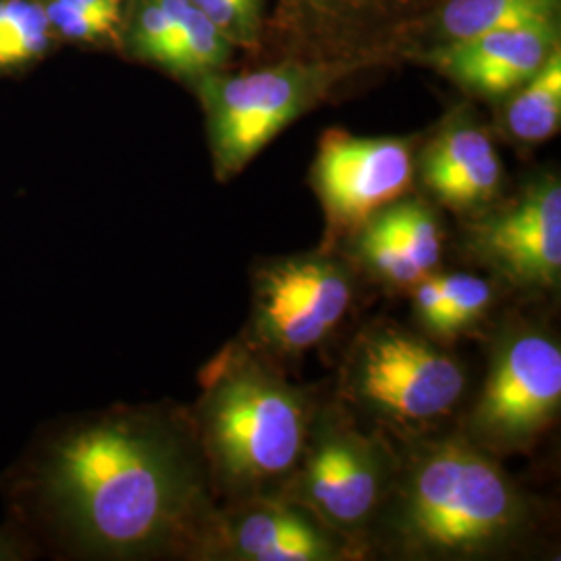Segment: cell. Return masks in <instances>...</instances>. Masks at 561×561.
<instances>
[{
	"instance_id": "cell-1",
	"label": "cell",
	"mask_w": 561,
	"mask_h": 561,
	"mask_svg": "<svg viewBox=\"0 0 561 561\" xmlns=\"http://www.w3.org/2000/svg\"><path fill=\"white\" fill-rule=\"evenodd\" d=\"M21 495L62 551L101 560H210L219 510L192 419L113 408L44 443Z\"/></svg>"
},
{
	"instance_id": "cell-2",
	"label": "cell",
	"mask_w": 561,
	"mask_h": 561,
	"mask_svg": "<svg viewBox=\"0 0 561 561\" xmlns=\"http://www.w3.org/2000/svg\"><path fill=\"white\" fill-rule=\"evenodd\" d=\"M192 426L215 495H279L310 437L317 405L248 341L229 343L201 373Z\"/></svg>"
},
{
	"instance_id": "cell-3",
	"label": "cell",
	"mask_w": 561,
	"mask_h": 561,
	"mask_svg": "<svg viewBox=\"0 0 561 561\" xmlns=\"http://www.w3.org/2000/svg\"><path fill=\"white\" fill-rule=\"evenodd\" d=\"M379 520L401 556L470 560L518 541L530 514L495 456L456 435L412 447Z\"/></svg>"
},
{
	"instance_id": "cell-4",
	"label": "cell",
	"mask_w": 561,
	"mask_h": 561,
	"mask_svg": "<svg viewBox=\"0 0 561 561\" xmlns=\"http://www.w3.org/2000/svg\"><path fill=\"white\" fill-rule=\"evenodd\" d=\"M368 60L301 59L252 73H204L196 83L217 180H231L262 148Z\"/></svg>"
},
{
	"instance_id": "cell-5",
	"label": "cell",
	"mask_w": 561,
	"mask_h": 561,
	"mask_svg": "<svg viewBox=\"0 0 561 561\" xmlns=\"http://www.w3.org/2000/svg\"><path fill=\"white\" fill-rule=\"evenodd\" d=\"M463 391L460 362L433 341L391 322L360 331L341 373L343 398L400 433H419L449 416Z\"/></svg>"
},
{
	"instance_id": "cell-6",
	"label": "cell",
	"mask_w": 561,
	"mask_h": 561,
	"mask_svg": "<svg viewBox=\"0 0 561 561\" xmlns=\"http://www.w3.org/2000/svg\"><path fill=\"white\" fill-rule=\"evenodd\" d=\"M400 461L381 437L366 435L343 412L317 410L304 456L279 493L360 549L379 520Z\"/></svg>"
},
{
	"instance_id": "cell-7",
	"label": "cell",
	"mask_w": 561,
	"mask_h": 561,
	"mask_svg": "<svg viewBox=\"0 0 561 561\" xmlns=\"http://www.w3.org/2000/svg\"><path fill=\"white\" fill-rule=\"evenodd\" d=\"M560 405V343L539 327H512L493 347L466 437L493 456L528 451L558 419Z\"/></svg>"
},
{
	"instance_id": "cell-8",
	"label": "cell",
	"mask_w": 561,
	"mask_h": 561,
	"mask_svg": "<svg viewBox=\"0 0 561 561\" xmlns=\"http://www.w3.org/2000/svg\"><path fill=\"white\" fill-rule=\"evenodd\" d=\"M352 266L331 252L266 262L254 275L248 343L291 358L327 340L354 304Z\"/></svg>"
},
{
	"instance_id": "cell-9",
	"label": "cell",
	"mask_w": 561,
	"mask_h": 561,
	"mask_svg": "<svg viewBox=\"0 0 561 561\" xmlns=\"http://www.w3.org/2000/svg\"><path fill=\"white\" fill-rule=\"evenodd\" d=\"M472 261L516 291L553 294L561 277V185L545 175L516 198L489 208L463 233Z\"/></svg>"
},
{
	"instance_id": "cell-10",
	"label": "cell",
	"mask_w": 561,
	"mask_h": 561,
	"mask_svg": "<svg viewBox=\"0 0 561 561\" xmlns=\"http://www.w3.org/2000/svg\"><path fill=\"white\" fill-rule=\"evenodd\" d=\"M414 180L412 138H360L327 129L312 164V185L327 217V248L352 238L381 208L403 198Z\"/></svg>"
},
{
	"instance_id": "cell-11",
	"label": "cell",
	"mask_w": 561,
	"mask_h": 561,
	"mask_svg": "<svg viewBox=\"0 0 561 561\" xmlns=\"http://www.w3.org/2000/svg\"><path fill=\"white\" fill-rule=\"evenodd\" d=\"M443 0H279L275 25L301 59L368 60Z\"/></svg>"
},
{
	"instance_id": "cell-12",
	"label": "cell",
	"mask_w": 561,
	"mask_h": 561,
	"mask_svg": "<svg viewBox=\"0 0 561 561\" xmlns=\"http://www.w3.org/2000/svg\"><path fill=\"white\" fill-rule=\"evenodd\" d=\"M360 553L298 503L279 495L219 510L210 560L341 561Z\"/></svg>"
},
{
	"instance_id": "cell-13",
	"label": "cell",
	"mask_w": 561,
	"mask_h": 561,
	"mask_svg": "<svg viewBox=\"0 0 561 561\" xmlns=\"http://www.w3.org/2000/svg\"><path fill=\"white\" fill-rule=\"evenodd\" d=\"M560 46V20L505 27L428 48L421 59L481 96H503L530 80Z\"/></svg>"
},
{
	"instance_id": "cell-14",
	"label": "cell",
	"mask_w": 561,
	"mask_h": 561,
	"mask_svg": "<svg viewBox=\"0 0 561 561\" xmlns=\"http://www.w3.org/2000/svg\"><path fill=\"white\" fill-rule=\"evenodd\" d=\"M421 178L424 187L456 213H479L497 198L503 167L489 131L456 115L422 150Z\"/></svg>"
},
{
	"instance_id": "cell-15",
	"label": "cell",
	"mask_w": 561,
	"mask_h": 561,
	"mask_svg": "<svg viewBox=\"0 0 561 561\" xmlns=\"http://www.w3.org/2000/svg\"><path fill=\"white\" fill-rule=\"evenodd\" d=\"M561 0H443L408 38L426 34L439 44L470 41L505 27L560 20Z\"/></svg>"
},
{
	"instance_id": "cell-16",
	"label": "cell",
	"mask_w": 561,
	"mask_h": 561,
	"mask_svg": "<svg viewBox=\"0 0 561 561\" xmlns=\"http://www.w3.org/2000/svg\"><path fill=\"white\" fill-rule=\"evenodd\" d=\"M173 21V50L169 73L187 80H198L204 73L219 71L231 59L233 42L221 32L192 0H162Z\"/></svg>"
},
{
	"instance_id": "cell-17",
	"label": "cell",
	"mask_w": 561,
	"mask_h": 561,
	"mask_svg": "<svg viewBox=\"0 0 561 561\" xmlns=\"http://www.w3.org/2000/svg\"><path fill=\"white\" fill-rule=\"evenodd\" d=\"M560 123L561 53L558 46L507 104L505 127L516 140L539 144L553 138L560 131Z\"/></svg>"
},
{
	"instance_id": "cell-18",
	"label": "cell",
	"mask_w": 561,
	"mask_h": 561,
	"mask_svg": "<svg viewBox=\"0 0 561 561\" xmlns=\"http://www.w3.org/2000/svg\"><path fill=\"white\" fill-rule=\"evenodd\" d=\"M55 41L44 0H0V76L44 59Z\"/></svg>"
},
{
	"instance_id": "cell-19",
	"label": "cell",
	"mask_w": 561,
	"mask_h": 561,
	"mask_svg": "<svg viewBox=\"0 0 561 561\" xmlns=\"http://www.w3.org/2000/svg\"><path fill=\"white\" fill-rule=\"evenodd\" d=\"M379 217L422 275L435 273L442 262L445 241L437 210L421 198H400L381 208Z\"/></svg>"
},
{
	"instance_id": "cell-20",
	"label": "cell",
	"mask_w": 561,
	"mask_h": 561,
	"mask_svg": "<svg viewBox=\"0 0 561 561\" xmlns=\"http://www.w3.org/2000/svg\"><path fill=\"white\" fill-rule=\"evenodd\" d=\"M173 21L162 0H125L121 15V46L134 57L169 69L173 50Z\"/></svg>"
},
{
	"instance_id": "cell-21",
	"label": "cell",
	"mask_w": 561,
	"mask_h": 561,
	"mask_svg": "<svg viewBox=\"0 0 561 561\" xmlns=\"http://www.w3.org/2000/svg\"><path fill=\"white\" fill-rule=\"evenodd\" d=\"M442 285L443 308L433 337L456 340L468 329L477 327L482 317L491 310L495 300V289L491 280L470 273L442 275Z\"/></svg>"
},
{
	"instance_id": "cell-22",
	"label": "cell",
	"mask_w": 561,
	"mask_h": 561,
	"mask_svg": "<svg viewBox=\"0 0 561 561\" xmlns=\"http://www.w3.org/2000/svg\"><path fill=\"white\" fill-rule=\"evenodd\" d=\"M44 7L57 41L73 44L119 42L121 21L111 20L96 11L80 9L62 0H44Z\"/></svg>"
},
{
	"instance_id": "cell-23",
	"label": "cell",
	"mask_w": 561,
	"mask_h": 561,
	"mask_svg": "<svg viewBox=\"0 0 561 561\" xmlns=\"http://www.w3.org/2000/svg\"><path fill=\"white\" fill-rule=\"evenodd\" d=\"M233 46L254 48L262 34V0H192Z\"/></svg>"
},
{
	"instance_id": "cell-24",
	"label": "cell",
	"mask_w": 561,
	"mask_h": 561,
	"mask_svg": "<svg viewBox=\"0 0 561 561\" xmlns=\"http://www.w3.org/2000/svg\"><path fill=\"white\" fill-rule=\"evenodd\" d=\"M25 553H27V549L18 539V535L0 530V561L23 560Z\"/></svg>"
}]
</instances>
